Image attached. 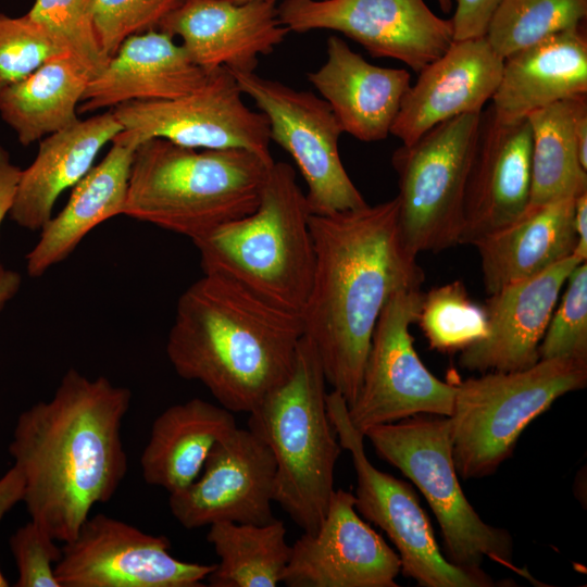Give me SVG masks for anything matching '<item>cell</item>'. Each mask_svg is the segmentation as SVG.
<instances>
[{"label":"cell","instance_id":"cell-1","mask_svg":"<svg viewBox=\"0 0 587 587\" xmlns=\"http://www.w3.org/2000/svg\"><path fill=\"white\" fill-rule=\"evenodd\" d=\"M132 392L75 369L53 396L17 417L9 452L24 478L30 520L57 541L74 539L98 503L108 502L127 469L122 423Z\"/></svg>","mask_w":587,"mask_h":587},{"label":"cell","instance_id":"cell-2","mask_svg":"<svg viewBox=\"0 0 587 587\" xmlns=\"http://www.w3.org/2000/svg\"><path fill=\"white\" fill-rule=\"evenodd\" d=\"M315 265L301 312L326 378L350 405L360 389L372 335L387 301L421 289L425 273L403 243L396 198L310 215Z\"/></svg>","mask_w":587,"mask_h":587},{"label":"cell","instance_id":"cell-3","mask_svg":"<svg viewBox=\"0 0 587 587\" xmlns=\"http://www.w3.org/2000/svg\"><path fill=\"white\" fill-rule=\"evenodd\" d=\"M303 336L300 314L203 274L177 301L166 355L178 376L201 383L220 405L250 413L290 376Z\"/></svg>","mask_w":587,"mask_h":587},{"label":"cell","instance_id":"cell-4","mask_svg":"<svg viewBox=\"0 0 587 587\" xmlns=\"http://www.w3.org/2000/svg\"><path fill=\"white\" fill-rule=\"evenodd\" d=\"M274 162L246 149L147 139L134 152L123 215L193 241L251 213Z\"/></svg>","mask_w":587,"mask_h":587},{"label":"cell","instance_id":"cell-5","mask_svg":"<svg viewBox=\"0 0 587 587\" xmlns=\"http://www.w3.org/2000/svg\"><path fill=\"white\" fill-rule=\"evenodd\" d=\"M310 215L294 167L274 162L251 213L192 241L203 274L226 277L262 300L301 315L315 265Z\"/></svg>","mask_w":587,"mask_h":587},{"label":"cell","instance_id":"cell-6","mask_svg":"<svg viewBox=\"0 0 587 587\" xmlns=\"http://www.w3.org/2000/svg\"><path fill=\"white\" fill-rule=\"evenodd\" d=\"M326 384L317 352L303 336L290 376L248 419L275 459L274 502L310 534L325 517L342 449L327 413Z\"/></svg>","mask_w":587,"mask_h":587},{"label":"cell","instance_id":"cell-7","mask_svg":"<svg viewBox=\"0 0 587 587\" xmlns=\"http://www.w3.org/2000/svg\"><path fill=\"white\" fill-rule=\"evenodd\" d=\"M453 382V380H452ZM452 457L464 480L494 474L512 455L523 430L560 397L587 385V360L540 359L511 372L453 382Z\"/></svg>","mask_w":587,"mask_h":587},{"label":"cell","instance_id":"cell-8","mask_svg":"<svg viewBox=\"0 0 587 587\" xmlns=\"http://www.w3.org/2000/svg\"><path fill=\"white\" fill-rule=\"evenodd\" d=\"M376 453L407 476L434 512L446 558L472 572H484L485 559L516 570L513 538L486 523L466 499L452 457L448 416L416 414L364 433Z\"/></svg>","mask_w":587,"mask_h":587},{"label":"cell","instance_id":"cell-9","mask_svg":"<svg viewBox=\"0 0 587 587\" xmlns=\"http://www.w3.org/2000/svg\"><path fill=\"white\" fill-rule=\"evenodd\" d=\"M480 116L463 114L439 123L392 153L398 226L403 243L415 255L460 245Z\"/></svg>","mask_w":587,"mask_h":587},{"label":"cell","instance_id":"cell-10","mask_svg":"<svg viewBox=\"0 0 587 587\" xmlns=\"http://www.w3.org/2000/svg\"><path fill=\"white\" fill-rule=\"evenodd\" d=\"M326 405L340 446L351 454L357 475L355 510L388 536L398 551L401 573L423 587L496 586L485 572L460 567L442 554L413 488L367 459L364 435L351 424L345 398L332 390Z\"/></svg>","mask_w":587,"mask_h":587},{"label":"cell","instance_id":"cell-11","mask_svg":"<svg viewBox=\"0 0 587 587\" xmlns=\"http://www.w3.org/2000/svg\"><path fill=\"white\" fill-rule=\"evenodd\" d=\"M423 295L421 289L397 292L377 320L359 392L348 405L351 424L363 435L373 426L416 414L452 413L453 382H442L427 370L410 333Z\"/></svg>","mask_w":587,"mask_h":587},{"label":"cell","instance_id":"cell-12","mask_svg":"<svg viewBox=\"0 0 587 587\" xmlns=\"http://www.w3.org/2000/svg\"><path fill=\"white\" fill-rule=\"evenodd\" d=\"M229 72L241 92L265 115L271 141L295 161L307 184L311 214L327 215L367 204L341 162L338 143L344 132L323 98L254 72Z\"/></svg>","mask_w":587,"mask_h":587},{"label":"cell","instance_id":"cell-13","mask_svg":"<svg viewBox=\"0 0 587 587\" xmlns=\"http://www.w3.org/2000/svg\"><path fill=\"white\" fill-rule=\"evenodd\" d=\"M226 67L209 73L205 83L182 97L159 101H135L112 109L123 130L139 142L162 138L197 149L239 148L267 162L270 127L265 115L251 110Z\"/></svg>","mask_w":587,"mask_h":587},{"label":"cell","instance_id":"cell-14","mask_svg":"<svg viewBox=\"0 0 587 587\" xmlns=\"http://www.w3.org/2000/svg\"><path fill=\"white\" fill-rule=\"evenodd\" d=\"M277 9L289 32L336 30L371 55L395 59L416 73L453 41L451 18L435 14L424 0H284Z\"/></svg>","mask_w":587,"mask_h":587},{"label":"cell","instance_id":"cell-15","mask_svg":"<svg viewBox=\"0 0 587 587\" xmlns=\"http://www.w3.org/2000/svg\"><path fill=\"white\" fill-rule=\"evenodd\" d=\"M171 541L103 513L64 542L54 565L60 587H201L215 564L185 562Z\"/></svg>","mask_w":587,"mask_h":587},{"label":"cell","instance_id":"cell-16","mask_svg":"<svg viewBox=\"0 0 587 587\" xmlns=\"http://www.w3.org/2000/svg\"><path fill=\"white\" fill-rule=\"evenodd\" d=\"M276 463L249 428H234L210 451L199 476L170 494L168 507L187 529L216 522L264 524L274 520Z\"/></svg>","mask_w":587,"mask_h":587},{"label":"cell","instance_id":"cell-17","mask_svg":"<svg viewBox=\"0 0 587 587\" xmlns=\"http://www.w3.org/2000/svg\"><path fill=\"white\" fill-rule=\"evenodd\" d=\"M399 554L366 523L354 495L335 489L313 534L291 546L282 583L288 587H397Z\"/></svg>","mask_w":587,"mask_h":587},{"label":"cell","instance_id":"cell-18","mask_svg":"<svg viewBox=\"0 0 587 587\" xmlns=\"http://www.w3.org/2000/svg\"><path fill=\"white\" fill-rule=\"evenodd\" d=\"M158 29L180 38L189 58L207 73L220 67L254 72L259 57L270 54L289 33L276 0H180Z\"/></svg>","mask_w":587,"mask_h":587},{"label":"cell","instance_id":"cell-19","mask_svg":"<svg viewBox=\"0 0 587 587\" xmlns=\"http://www.w3.org/2000/svg\"><path fill=\"white\" fill-rule=\"evenodd\" d=\"M532 185V132L527 118L498 120L482 112L478 137L467 177L460 245L519 218L528 208Z\"/></svg>","mask_w":587,"mask_h":587},{"label":"cell","instance_id":"cell-20","mask_svg":"<svg viewBox=\"0 0 587 587\" xmlns=\"http://www.w3.org/2000/svg\"><path fill=\"white\" fill-rule=\"evenodd\" d=\"M582 262L572 254L545 271L488 295L484 305L487 334L461 351L459 365L469 371L511 372L537 363L539 345L559 295Z\"/></svg>","mask_w":587,"mask_h":587},{"label":"cell","instance_id":"cell-21","mask_svg":"<svg viewBox=\"0 0 587 587\" xmlns=\"http://www.w3.org/2000/svg\"><path fill=\"white\" fill-rule=\"evenodd\" d=\"M502 66L503 59L485 36L453 40L419 72L401 101L390 135L409 145L439 123L482 113L498 87Z\"/></svg>","mask_w":587,"mask_h":587},{"label":"cell","instance_id":"cell-22","mask_svg":"<svg viewBox=\"0 0 587 587\" xmlns=\"http://www.w3.org/2000/svg\"><path fill=\"white\" fill-rule=\"evenodd\" d=\"M208 75L174 37L150 29L121 43L104 68L89 80L78 113L182 97L200 88Z\"/></svg>","mask_w":587,"mask_h":587},{"label":"cell","instance_id":"cell-23","mask_svg":"<svg viewBox=\"0 0 587 587\" xmlns=\"http://www.w3.org/2000/svg\"><path fill=\"white\" fill-rule=\"evenodd\" d=\"M326 54L324 64L307 76L342 132L365 142L385 139L411 85L410 73L372 64L334 35L327 39Z\"/></svg>","mask_w":587,"mask_h":587},{"label":"cell","instance_id":"cell-24","mask_svg":"<svg viewBox=\"0 0 587 587\" xmlns=\"http://www.w3.org/2000/svg\"><path fill=\"white\" fill-rule=\"evenodd\" d=\"M587 93V35L584 24L550 35L503 59L489 107L502 122Z\"/></svg>","mask_w":587,"mask_h":587},{"label":"cell","instance_id":"cell-25","mask_svg":"<svg viewBox=\"0 0 587 587\" xmlns=\"http://www.w3.org/2000/svg\"><path fill=\"white\" fill-rule=\"evenodd\" d=\"M140 145L135 135L122 130L111 141L105 157L74 186L65 207L40 229L26 255L30 277L42 276L65 260L96 226L123 215L127 199L133 157Z\"/></svg>","mask_w":587,"mask_h":587},{"label":"cell","instance_id":"cell-26","mask_svg":"<svg viewBox=\"0 0 587 587\" xmlns=\"http://www.w3.org/2000/svg\"><path fill=\"white\" fill-rule=\"evenodd\" d=\"M122 130L109 110L42 138L34 161L21 171L9 217L23 228L40 230L60 195L89 172L101 149Z\"/></svg>","mask_w":587,"mask_h":587},{"label":"cell","instance_id":"cell-27","mask_svg":"<svg viewBox=\"0 0 587 587\" xmlns=\"http://www.w3.org/2000/svg\"><path fill=\"white\" fill-rule=\"evenodd\" d=\"M574 212L575 198L528 205L514 222L473 242L486 292L491 295L574 254Z\"/></svg>","mask_w":587,"mask_h":587},{"label":"cell","instance_id":"cell-28","mask_svg":"<svg viewBox=\"0 0 587 587\" xmlns=\"http://www.w3.org/2000/svg\"><path fill=\"white\" fill-rule=\"evenodd\" d=\"M237 427L233 412L200 398L165 409L140 457L142 477L168 494L190 485L214 447Z\"/></svg>","mask_w":587,"mask_h":587},{"label":"cell","instance_id":"cell-29","mask_svg":"<svg viewBox=\"0 0 587 587\" xmlns=\"http://www.w3.org/2000/svg\"><path fill=\"white\" fill-rule=\"evenodd\" d=\"M91 74L72 54L57 55L0 92V116L23 146L76 123Z\"/></svg>","mask_w":587,"mask_h":587},{"label":"cell","instance_id":"cell-30","mask_svg":"<svg viewBox=\"0 0 587 587\" xmlns=\"http://www.w3.org/2000/svg\"><path fill=\"white\" fill-rule=\"evenodd\" d=\"M207 541L220 561L208 575L211 587H275L282 583L291 546L283 521L264 524L216 522Z\"/></svg>","mask_w":587,"mask_h":587},{"label":"cell","instance_id":"cell-31","mask_svg":"<svg viewBox=\"0 0 587 587\" xmlns=\"http://www.w3.org/2000/svg\"><path fill=\"white\" fill-rule=\"evenodd\" d=\"M572 98L527 116L532 132V207L587 191V168L575 135Z\"/></svg>","mask_w":587,"mask_h":587},{"label":"cell","instance_id":"cell-32","mask_svg":"<svg viewBox=\"0 0 587 587\" xmlns=\"http://www.w3.org/2000/svg\"><path fill=\"white\" fill-rule=\"evenodd\" d=\"M587 0H501L485 37L502 58L585 24Z\"/></svg>","mask_w":587,"mask_h":587},{"label":"cell","instance_id":"cell-33","mask_svg":"<svg viewBox=\"0 0 587 587\" xmlns=\"http://www.w3.org/2000/svg\"><path fill=\"white\" fill-rule=\"evenodd\" d=\"M416 322L430 348L440 352L462 351L487 334L484 307L470 298L461 280L424 294Z\"/></svg>","mask_w":587,"mask_h":587},{"label":"cell","instance_id":"cell-34","mask_svg":"<svg viewBox=\"0 0 587 587\" xmlns=\"http://www.w3.org/2000/svg\"><path fill=\"white\" fill-rule=\"evenodd\" d=\"M27 14L96 76L109 61L93 24L90 0H35Z\"/></svg>","mask_w":587,"mask_h":587},{"label":"cell","instance_id":"cell-35","mask_svg":"<svg viewBox=\"0 0 587 587\" xmlns=\"http://www.w3.org/2000/svg\"><path fill=\"white\" fill-rule=\"evenodd\" d=\"M63 53L68 52L27 13L0 12V92Z\"/></svg>","mask_w":587,"mask_h":587},{"label":"cell","instance_id":"cell-36","mask_svg":"<svg viewBox=\"0 0 587 587\" xmlns=\"http://www.w3.org/2000/svg\"><path fill=\"white\" fill-rule=\"evenodd\" d=\"M565 284L539 345V358L587 360V261L571 272Z\"/></svg>","mask_w":587,"mask_h":587},{"label":"cell","instance_id":"cell-37","mask_svg":"<svg viewBox=\"0 0 587 587\" xmlns=\"http://www.w3.org/2000/svg\"><path fill=\"white\" fill-rule=\"evenodd\" d=\"M180 0H90L97 35L111 58L128 37L157 29Z\"/></svg>","mask_w":587,"mask_h":587},{"label":"cell","instance_id":"cell-38","mask_svg":"<svg viewBox=\"0 0 587 587\" xmlns=\"http://www.w3.org/2000/svg\"><path fill=\"white\" fill-rule=\"evenodd\" d=\"M34 521L20 527L10 538V548L17 567L16 587H60L54 565L62 548Z\"/></svg>","mask_w":587,"mask_h":587},{"label":"cell","instance_id":"cell-39","mask_svg":"<svg viewBox=\"0 0 587 587\" xmlns=\"http://www.w3.org/2000/svg\"><path fill=\"white\" fill-rule=\"evenodd\" d=\"M453 40L483 37L501 0H455Z\"/></svg>","mask_w":587,"mask_h":587},{"label":"cell","instance_id":"cell-40","mask_svg":"<svg viewBox=\"0 0 587 587\" xmlns=\"http://www.w3.org/2000/svg\"><path fill=\"white\" fill-rule=\"evenodd\" d=\"M21 168L11 161L9 152L0 145V228L11 210ZM5 268L0 262V274Z\"/></svg>","mask_w":587,"mask_h":587},{"label":"cell","instance_id":"cell-41","mask_svg":"<svg viewBox=\"0 0 587 587\" xmlns=\"http://www.w3.org/2000/svg\"><path fill=\"white\" fill-rule=\"evenodd\" d=\"M24 478L20 470L13 465L0 477V522L3 516L24 498ZM9 586L0 570V587Z\"/></svg>","mask_w":587,"mask_h":587},{"label":"cell","instance_id":"cell-42","mask_svg":"<svg viewBox=\"0 0 587 587\" xmlns=\"http://www.w3.org/2000/svg\"><path fill=\"white\" fill-rule=\"evenodd\" d=\"M574 228L577 237L574 255L587 261V191L575 198Z\"/></svg>","mask_w":587,"mask_h":587},{"label":"cell","instance_id":"cell-43","mask_svg":"<svg viewBox=\"0 0 587 587\" xmlns=\"http://www.w3.org/2000/svg\"><path fill=\"white\" fill-rule=\"evenodd\" d=\"M22 277L17 272L4 270L0 274V312L21 288Z\"/></svg>","mask_w":587,"mask_h":587},{"label":"cell","instance_id":"cell-44","mask_svg":"<svg viewBox=\"0 0 587 587\" xmlns=\"http://www.w3.org/2000/svg\"><path fill=\"white\" fill-rule=\"evenodd\" d=\"M437 2L444 12H449L452 8V0H437Z\"/></svg>","mask_w":587,"mask_h":587},{"label":"cell","instance_id":"cell-45","mask_svg":"<svg viewBox=\"0 0 587 587\" xmlns=\"http://www.w3.org/2000/svg\"><path fill=\"white\" fill-rule=\"evenodd\" d=\"M227 1L241 3V2H247V1H251V0H227Z\"/></svg>","mask_w":587,"mask_h":587}]
</instances>
